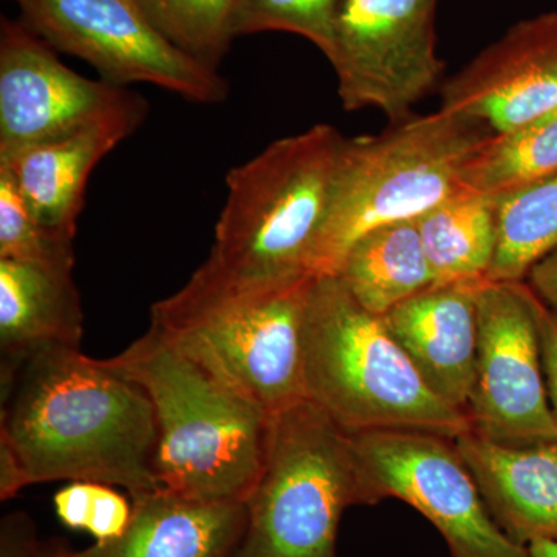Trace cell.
Masks as SVG:
<instances>
[{
    "label": "cell",
    "mask_w": 557,
    "mask_h": 557,
    "mask_svg": "<svg viewBox=\"0 0 557 557\" xmlns=\"http://www.w3.org/2000/svg\"><path fill=\"white\" fill-rule=\"evenodd\" d=\"M0 440L28 486L95 482L131 498L161 490L156 412L145 388L81 348L47 346L2 357Z\"/></svg>",
    "instance_id": "obj_1"
},
{
    "label": "cell",
    "mask_w": 557,
    "mask_h": 557,
    "mask_svg": "<svg viewBox=\"0 0 557 557\" xmlns=\"http://www.w3.org/2000/svg\"><path fill=\"white\" fill-rule=\"evenodd\" d=\"M106 361L152 403L161 487L196 500L247 504L262 474L273 417L153 327Z\"/></svg>",
    "instance_id": "obj_2"
},
{
    "label": "cell",
    "mask_w": 557,
    "mask_h": 557,
    "mask_svg": "<svg viewBox=\"0 0 557 557\" xmlns=\"http://www.w3.org/2000/svg\"><path fill=\"white\" fill-rule=\"evenodd\" d=\"M313 277L240 281L208 259L152 307L150 327L274 417L306 399L302 327Z\"/></svg>",
    "instance_id": "obj_3"
},
{
    "label": "cell",
    "mask_w": 557,
    "mask_h": 557,
    "mask_svg": "<svg viewBox=\"0 0 557 557\" xmlns=\"http://www.w3.org/2000/svg\"><path fill=\"white\" fill-rule=\"evenodd\" d=\"M306 399L350 434L420 431L457 438L471 420L429 388L383 317L335 274L311 281L304 311Z\"/></svg>",
    "instance_id": "obj_4"
},
{
    "label": "cell",
    "mask_w": 557,
    "mask_h": 557,
    "mask_svg": "<svg viewBox=\"0 0 557 557\" xmlns=\"http://www.w3.org/2000/svg\"><path fill=\"white\" fill-rule=\"evenodd\" d=\"M493 134L478 120L440 109L410 115L380 135L346 138L310 273H335L359 237L416 220L446 199L458 188L469 157Z\"/></svg>",
    "instance_id": "obj_5"
},
{
    "label": "cell",
    "mask_w": 557,
    "mask_h": 557,
    "mask_svg": "<svg viewBox=\"0 0 557 557\" xmlns=\"http://www.w3.org/2000/svg\"><path fill=\"white\" fill-rule=\"evenodd\" d=\"M346 138L329 124L277 139L226 175L211 259L230 276L281 281L310 273Z\"/></svg>",
    "instance_id": "obj_6"
},
{
    "label": "cell",
    "mask_w": 557,
    "mask_h": 557,
    "mask_svg": "<svg viewBox=\"0 0 557 557\" xmlns=\"http://www.w3.org/2000/svg\"><path fill=\"white\" fill-rule=\"evenodd\" d=\"M372 504L350 432L304 399L273 417L234 557H336L344 511Z\"/></svg>",
    "instance_id": "obj_7"
},
{
    "label": "cell",
    "mask_w": 557,
    "mask_h": 557,
    "mask_svg": "<svg viewBox=\"0 0 557 557\" xmlns=\"http://www.w3.org/2000/svg\"><path fill=\"white\" fill-rule=\"evenodd\" d=\"M22 22L53 49L78 57L101 79L148 83L199 104L228 97V83L171 46L138 0H13Z\"/></svg>",
    "instance_id": "obj_8"
},
{
    "label": "cell",
    "mask_w": 557,
    "mask_h": 557,
    "mask_svg": "<svg viewBox=\"0 0 557 557\" xmlns=\"http://www.w3.org/2000/svg\"><path fill=\"white\" fill-rule=\"evenodd\" d=\"M373 504L394 497L424 516L453 557H531L491 516L454 438L420 431L351 434Z\"/></svg>",
    "instance_id": "obj_9"
},
{
    "label": "cell",
    "mask_w": 557,
    "mask_h": 557,
    "mask_svg": "<svg viewBox=\"0 0 557 557\" xmlns=\"http://www.w3.org/2000/svg\"><path fill=\"white\" fill-rule=\"evenodd\" d=\"M542 300L523 282H483L478 357L468 417L472 431L507 445L557 442L541 350Z\"/></svg>",
    "instance_id": "obj_10"
},
{
    "label": "cell",
    "mask_w": 557,
    "mask_h": 557,
    "mask_svg": "<svg viewBox=\"0 0 557 557\" xmlns=\"http://www.w3.org/2000/svg\"><path fill=\"white\" fill-rule=\"evenodd\" d=\"M435 9L437 0L341 2L327 60L347 112L375 108L398 123L438 86Z\"/></svg>",
    "instance_id": "obj_11"
},
{
    "label": "cell",
    "mask_w": 557,
    "mask_h": 557,
    "mask_svg": "<svg viewBox=\"0 0 557 557\" xmlns=\"http://www.w3.org/2000/svg\"><path fill=\"white\" fill-rule=\"evenodd\" d=\"M143 100L62 64L22 21L0 25V153L72 134Z\"/></svg>",
    "instance_id": "obj_12"
},
{
    "label": "cell",
    "mask_w": 557,
    "mask_h": 557,
    "mask_svg": "<svg viewBox=\"0 0 557 557\" xmlns=\"http://www.w3.org/2000/svg\"><path fill=\"white\" fill-rule=\"evenodd\" d=\"M442 109L494 134L556 112L557 11L519 22L443 83Z\"/></svg>",
    "instance_id": "obj_13"
},
{
    "label": "cell",
    "mask_w": 557,
    "mask_h": 557,
    "mask_svg": "<svg viewBox=\"0 0 557 557\" xmlns=\"http://www.w3.org/2000/svg\"><path fill=\"white\" fill-rule=\"evenodd\" d=\"M145 100L89 126L38 145L0 153L7 172L40 225L73 240L91 172L123 139L141 126Z\"/></svg>",
    "instance_id": "obj_14"
},
{
    "label": "cell",
    "mask_w": 557,
    "mask_h": 557,
    "mask_svg": "<svg viewBox=\"0 0 557 557\" xmlns=\"http://www.w3.org/2000/svg\"><path fill=\"white\" fill-rule=\"evenodd\" d=\"M482 284L432 285L383 314L388 332L429 388L467 416L474 386Z\"/></svg>",
    "instance_id": "obj_15"
},
{
    "label": "cell",
    "mask_w": 557,
    "mask_h": 557,
    "mask_svg": "<svg viewBox=\"0 0 557 557\" xmlns=\"http://www.w3.org/2000/svg\"><path fill=\"white\" fill-rule=\"evenodd\" d=\"M454 443L509 539L557 542V442L507 445L471 431Z\"/></svg>",
    "instance_id": "obj_16"
},
{
    "label": "cell",
    "mask_w": 557,
    "mask_h": 557,
    "mask_svg": "<svg viewBox=\"0 0 557 557\" xmlns=\"http://www.w3.org/2000/svg\"><path fill=\"white\" fill-rule=\"evenodd\" d=\"M123 536L81 552L51 548L47 557H234L247 528V504L203 502L156 491L132 498Z\"/></svg>",
    "instance_id": "obj_17"
},
{
    "label": "cell",
    "mask_w": 557,
    "mask_h": 557,
    "mask_svg": "<svg viewBox=\"0 0 557 557\" xmlns=\"http://www.w3.org/2000/svg\"><path fill=\"white\" fill-rule=\"evenodd\" d=\"M84 314L72 271L0 259V350L21 357L36 348H81Z\"/></svg>",
    "instance_id": "obj_18"
},
{
    "label": "cell",
    "mask_w": 557,
    "mask_h": 557,
    "mask_svg": "<svg viewBox=\"0 0 557 557\" xmlns=\"http://www.w3.org/2000/svg\"><path fill=\"white\" fill-rule=\"evenodd\" d=\"M333 274L357 302L379 317L435 285L416 220L369 231L347 249Z\"/></svg>",
    "instance_id": "obj_19"
},
{
    "label": "cell",
    "mask_w": 557,
    "mask_h": 557,
    "mask_svg": "<svg viewBox=\"0 0 557 557\" xmlns=\"http://www.w3.org/2000/svg\"><path fill=\"white\" fill-rule=\"evenodd\" d=\"M416 225L435 285L486 281L497 247L493 200L457 188Z\"/></svg>",
    "instance_id": "obj_20"
},
{
    "label": "cell",
    "mask_w": 557,
    "mask_h": 557,
    "mask_svg": "<svg viewBox=\"0 0 557 557\" xmlns=\"http://www.w3.org/2000/svg\"><path fill=\"white\" fill-rule=\"evenodd\" d=\"M557 174V110L493 134L465 163L458 188L494 200Z\"/></svg>",
    "instance_id": "obj_21"
},
{
    "label": "cell",
    "mask_w": 557,
    "mask_h": 557,
    "mask_svg": "<svg viewBox=\"0 0 557 557\" xmlns=\"http://www.w3.org/2000/svg\"><path fill=\"white\" fill-rule=\"evenodd\" d=\"M497 247L487 282H523L557 248V174L494 199Z\"/></svg>",
    "instance_id": "obj_22"
},
{
    "label": "cell",
    "mask_w": 557,
    "mask_h": 557,
    "mask_svg": "<svg viewBox=\"0 0 557 557\" xmlns=\"http://www.w3.org/2000/svg\"><path fill=\"white\" fill-rule=\"evenodd\" d=\"M171 46L205 67L218 70L234 36L239 0H138Z\"/></svg>",
    "instance_id": "obj_23"
},
{
    "label": "cell",
    "mask_w": 557,
    "mask_h": 557,
    "mask_svg": "<svg viewBox=\"0 0 557 557\" xmlns=\"http://www.w3.org/2000/svg\"><path fill=\"white\" fill-rule=\"evenodd\" d=\"M0 259L73 271V240L44 228L5 171L0 170Z\"/></svg>",
    "instance_id": "obj_24"
},
{
    "label": "cell",
    "mask_w": 557,
    "mask_h": 557,
    "mask_svg": "<svg viewBox=\"0 0 557 557\" xmlns=\"http://www.w3.org/2000/svg\"><path fill=\"white\" fill-rule=\"evenodd\" d=\"M343 0H239L234 36L288 32L307 38L327 57Z\"/></svg>",
    "instance_id": "obj_25"
},
{
    "label": "cell",
    "mask_w": 557,
    "mask_h": 557,
    "mask_svg": "<svg viewBox=\"0 0 557 557\" xmlns=\"http://www.w3.org/2000/svg\"><path fill=\"white\" fill-rule=\"evenodd\" d=\"M62 525L95 537V544L115 541L129 527L134 504L115 486L95 482H69L53 497Z\"/></svg>",
    "instance_id": "obj_26"
},
{
    "label": "cell",
    "mask_w": 557,
    "mask_h": 557,
    "mask_svg": "<svg viewBox=\"0 0 557 557\" xmlns=\"http://www.w3.org/2000/svg\"><path fill=\"white\" fill-rule=\"evenodd\" d=\"M0 557H46L28 516L14 512L2 520Z\"/></svg>",
    "instance_id": "obj_27"
},
{
    "label": "cell",
    "mask_w": 557,
    "mask_h": 557,
    "mask_svg": "<svg viewBox=\"0 0 557 557\" xmlns=\"http://www.w3.org/2000/svg\"><path fill=\"white\" fill-rule=\"evenodd\" d=\"M541 350L544 366L545 386H547L549 408L557 426V314L542 302L541 317Z\"/></svg>",
    "instance_id": "obj_28"
},
{
    "label": "cell",
    "mask_w": 557,
    "mask_h": 557,
    "mask_svg": "<svg viewBox=\"0 0 557 557\" xmlns=\"http://www.w3.org/2000/svg\"><path fill=\"white\" fill-rule=\"evenodd\" d=\"M527 277L537 298L557 314V248L539 260Z\"/></svg>",
    "instance_id": "obj_29"
},
{
    "label": "cell",
    "mask_w": 557,
    "mask_h": 557,
    "mask_svg": "<svg viewBox=\"0 0 557 557\" xmlns=\"http://www.w3.org/2000/svg\"><path fill=\"white\" fill-rule=\"evenodd\" d=\"M25 486H28V480L20 458L10 448L9 443L0 440V498L2 502L10 500Z\"/></svg>",
    "instance_id": "obj_30"
},
{
    "label": "cell",
    "mask_w": 557,
    "mask_h": 557,
    "mask_svg": "<svg viewBox=\"0 0 557 557\" xmlns=\"http://www.w3.org/2000/svg\"><path fill=\"white\" fill-rule=\"evenodd\" d=\"M527 548L531 557H557L556 541H536Z\"/></svg>",
    "instance_id": "obj_31"
},
{
    "label": "cell",
    "mask_w": 557,
    "mask_h": 557,
    "mask_svg": "<svg viewBox=\"0 0 557 557\" xmlns=\"http://www.w3.org/2000/svg\"><path fill=\"white\" fill-rule=\"evenodd\" d=\"M46 557H47V553H46Z\"/></svg>",
    "instance_id": "obj_32"
}]
</instances>
